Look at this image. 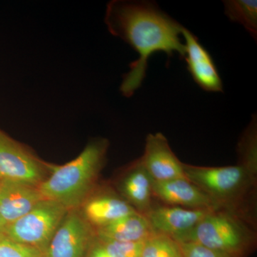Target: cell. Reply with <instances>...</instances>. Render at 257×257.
I'll return each mask as SVG.
<instances>
[{"label": "cell", "instance_id": "obj_1", "mask_svg": "<svg viewBox=\"0 0 257 257\" xmlns=\"http://www.w3.org/2000/svg\"><path fill=\"white\" fill-rule=\"evenodd\" d=\"M104 22L111 35L121 39L138 54L123 77L120 92L131 97L146 77L148 60L157 52L184 59V27L148 1L113 0L106 6Z\"/></svg>", "mask_w": 257, "mask_h": 257}, {"label": "cell", "instance_id": "obj_2", "mask_svg": "<svg viewBox=\"0 0 257 257\" xmlns=\"http://www.w3.org/2000/svg\"><path fill=\"white\" fill-rule=\"evenodd\" d=\"M107 147L106 140H94L68 163L50 166V177L37 186L44 199L60 203L69 211L85 202L104 164Z\"/></svg>", "mask_w": 257, "mask_h": 257}, {"label": "cell", "instance_id": "obj_3", "mask_svg": "<svg viewBox=\"0 0 257 257\" xmlns=\"http://www.w3.org/2000/svg\"><path fill=\"white\" fill-rule=\"evenodd\" d=\"M186 178L202 189L219 209L234 213L253 224L256 175L242 166L200 167L184 163Z\"/></svg>", "mask_w": 257, "mask_h": 257}, {"label": "cell", "instance_id": "obj_4", "mask_svg": "<svg viewBox=\"0 0 257 257\" xmlns=\"http://www.w3.org/2000/svg\"><path fill=\"white\" fill-rule=\"evenodd\" d=\"M175 239L178 242L199 243L231 257H242L254 244L256 233L252 224L243 218L217 209Z\"/></svg>", "mask_w": 257, "mask_h": 257}, {"label": "cell", "instance_id": "obj_5", "mask_svg": "<svg viewBox=\"0 0 257 257\" xmlns=\"http://www.w3.org/2000/svg\"><path fill=\"white\" fill-rule=\"evenodd\" d=\"M68 211L60 203L43 199L28 214L7 225L4 234L13 241L38 248L45 253Z\"/></svg>", "mask_w": 257, "mask_h": 257}, {"label": "cell", "instance_id": "obj_6", "mask_svg": "<svg viewBox=\"0 0 257 257\" xmlns=\"http://www.w3.org/2000/svg\"><path fill=\"white\" fill-rule=\"evenodd\" d=\"M96 238L95 229L76 209L69 210L45 250V257H84Z\"/></svg>", "mask_w": 257, "mask_h": 257}, {"label": "cell", "instance_id": "obj_7", "mask_svg": "<svg viewBox=\"0 0 257 257\" xmlns=\"http://www.w3.org/2000/svg\"><path fill=\"white\" fill-rule=\"evenodd\" d=\"M43 172L41 162L30 150L0 132V179L38 186Z\"/></svg>", "mask_w": 257, "mask_h": 257}, {"label": "cell", "instance_id": "obj_8", "mask_svg": "<svg viewBox=\"0 0 257 257\" xmlns=\"http://www.w3.org/2000/svg\"><path fill=\"white\" fill-rule=\"evenodd\" d=\"M140 159L154 182L186 178L183 162L176 156L162 133L147 135L145 152Z\"/></svg>", "mask_w": 257, "mask_h": 257}, {"label": "cell", "instance_id": "obj_9", "mask_svg": "<svg viewBox=\"0 0 257 257\" xmlns=\"http://www.w3.org/2000/svg\"><path fill=\"white\" fill-rule=\"evenodd\" d=\"M211 211L167 205L155 201L145 216L154 232L175 239L194 228Z\"/></svg>", "mask_w": 257, "mask_h": 257}, {"label": "cell", "instance_id": "obj_10", "mask_svg": "<svg viewBox=\"0 0 257 257\" xmlns=\"http://www.w3.org/2000/svg\"><path fill=\"white\" fill-rule=\"evenodd\" d=\"M182 35L185 45L184 59L194 82L203 90L222 92V81L210 54L187 29L184 28Z\"/></svg>", "mask_w": 257, "mask_h": 257}, {"label": "cell", "instance_id": "obj_11", "mask_svg": "<svg viewBox=\"0 0 257 257\" xmlns=\"http://www.w3.org/2000/svg\"><path fill=\"white\" fill-rule=\"evenodd\" d=\"M152 192L155 201L167 205L205 210L219 209L206 193L187 178L154 182Z\"/></svg>", "mask_w": 257, "mask_h": 257}, {"label": "cell", "instance_id": "obj_12", "mask_svg": "<svg viewBox=\"0 0 257 257\" xmlns=\"http://www.w3.org/2000/svg\"><path fill=\"white\" fill-rule=\"evenodd\" d=\"M153 182L140 159H138L125 170L118 181L120 197L135 211L145 215L155 202L152 192Z\"/></svg>", "mask_w": 257, "mask_h": 257}, {"label": "cell", "instance_id": "obj_13", "mask_svg": "<svg viewBox=\"0 0 257 257\" xmlns=\"http://www.w3.org/2000/svg\"><path fill=\"white\" fill-rule=\"evenodd\" d=\"M43 199L37 186L1 179L0 214L6 226L28 214Z\"/></svg>", "mask_w": 257, "mask_h": 257}, {"label": "cell", "instance_id": "obj_14", "mask_svg": "<svg viewBox=\"0 0 257 257\" xmlns=\"http://www.w3.org/2000/svg\"><path fill=\"white\" fill-rule=\"evenodd\" d=\"M84 202L83 217L94 229L138 212L124 199L114 193L97 194Z\"/></svg>", "mask_w": 257, "mask_h": 257}, {"label": "cell", "instance_id": "obj_15", "mask_svg": "<svg viewBox=\"0 0 257 257\" xmlns=\"http://www.w3.org/2000/svg\"><path fill=\"white\" fill-rule=\"evenodd\" d=\"M99 239L124 242L145 241L155 234L146 216L138 212L120 218L111 224L95 229Z\"/></svg>", "mask_w": 257, "mask_h": 257}, {"label": "cell", "instance_id": "obj_16", "mask_svg": "<svg viewBox=\"0 0 257 257\" xmlns=\"http://www.w3.org/2000/svg\"><path fill=\"white\" fill-rule=\"evenodd\" d=\"M225 15L234 23L242 25L253 39L257 37V2L250 0L224 1Z\"/></svg>", "mask_w": 257, "mask_h": 257}, {"label": "cell", "instance_id": "obj_17", "mask_svg": "<svg viewBox=\"0 0 257 257\" xmlns=\"http://www.w3.org/2000/svg\"><path fill=\"white\" fill-rule=\"evenodd\" d=\"M238 164L253 175H257V127L256 116L251 122L240 139L237 147Z\"/></svg>", "mask_w": 257, "mask_h": 257}, {"label": "cell", "instance_id": "obj_18", "mask_svg": "<svg viewBox=\"0 0 257 257\" xmlns=\"http://www.w3.org/2000/svg\"><path fill=\"white\" fill-rule=\"evenodd\" d=\"M142 257H184L178 241L167 235L152 234L144 241Z\"/></svg>", "mask_w": 257, "mask_h": 257}, {"label": "cell", "instance_id": "obj_19", "mask_svg": "<svg viewBox=\"0 0 257 257\" xmlns=\"http://www.w3.org/2000/svg\"><path fill=\"white\" fill-rule=\"evenodd\" d=\"M0 257H45L38 248L17 242L4 233L0 234Z\"/></svg>", "mask_w": 257, "mask_h": 257}, {"label": "cell", "instance_id": "obj_20", "mask_svg": "<svg viewBox=\"0 0 257 257\" xmlns=\"http://www.w3.org/2000/svg\"><path fill=\"white\" fill-rule=\"evenodd\" d=\"M96 239L100 241L110 257H142L144 241L124 242L97 237Z\"/></svg>", "mask_w": 257, "mask_h": 257}, {"label": "cell", "instance_id": "obj_21", "mask_svg": "<svg viewBox=\"0 0 257 257\" xmlns=\"http://www.w3.org/2000/svg\"><path fill=\"white\" fill-rule=\"evenodd\" d=\"M184 257H231L199 243L179 242Z\"/></svg>", "mask_w": 257, "mask_h": 257}, {"label": "cell", "instance_id": "obj_22", "mask_svg": "<svg viewBox=\"0 0 257 257\" xmlns=\"http://www.w3.org/2000/svg\"><path fill=\"white\" fill-rule=\"evenodd\" d=\"M86 257H110L96 237L86 254Z\"/></svg>", "mask_w": 257, "mask_h": 257}, {"label": "cell", "instance_id": "obj_23", "mask_svg": "<svg viewBox=\"0 0 257 257\" xmlns=\"http://www.w3.org/2000/svg\"><path fill=\"white\" fill-rule=\"evenodd\" d=\"M5 227H6V224H5L1 214H0V234L4 233Z\"/></svg>", "mask_w": 257, "mask_h": 257}, {"label": "cell", "instance_id": "obj_24", "mask_svg": "<svg viewBox=\"0 0 257 257\" xmlns=\"http://www.w3.org/2000/svg\"><path fill=\"white\" fill-rule=\"evenodd\" d=\"M0 182H1V179H0Z\"/></svg>", "mask_w": 257, "mask_h": 257}]
</instances>
